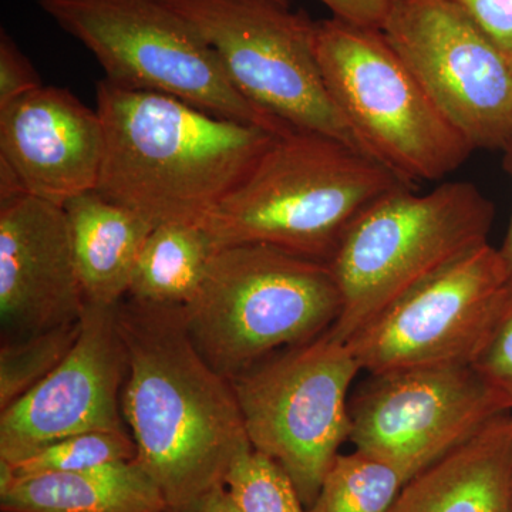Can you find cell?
Segmentation results:
<instances>
[{
  "mask_svg": "<svg viewBox=\"0 0 512 512\" xmlns=\"http://www.w3.org/2000/svg\"><path fill=\"white\" fill-rule=\"evenodd\" d=\"M389 512H512V412L416 474Z\"/></svg>",
  "mask_w": 512,
  "mask_h": 512,
  "instance_id": "obj_16",
  "label": "cell"
},
{
  "mask_svg": "<svg viewBox=\"0 0 512 512\" xmlns=\"http://www.w3.org/2000/svg\"><path fill=\"white\" fill-rule=\"evenodd\" d=\"M369 376L349 400V440L410 480L508 412L470 363Z\"/></svg>",
  "mask_w": 512,
  "mask_h": 512,
  "instance_id": "obj_12",
  "label": "cell"
},
{
  "mask_svg": "<svg viewBox=\"0 0 512 512\" xmlns=\"http://www.w3.org/2000/svg\"><path fill=\"white\" fill-rule=\"evenodd\" d=\"M410 477L382 458L338 454L306 512H389Z\"/></svg>",
  "mask_w": 512,
  "mask_h": 512,
  "instance_id": "obj_20",
  "label": "cell"
},
{
  "mask_svg": "<svg viewBox=\"0 0 512 512\" xmlns=\"http://www.w3.org/2000/svg\"><path fill=\"white\" fill-rule=\"evenodd\" d=\"M29 57L8 32L0 33V109L42 87Z\"/></svg>",
  "mask_w": 512,
  "mask_h": 512,
  "instance_id": "obj_25",
  "label": "cell"
},
{
  "mask_svg": "<svg viewBox=\"0 0 512 512\" xmlns=\"http://www.w3.org/2000/svg\"><path fill=\"white\" fill-rule=\"evenodd\" d=\"M82 320L0 343V410L49 376L76 345Z\"/></svg>",
  "mask_w": 512,
  "mask_h": 512,
  "instance_id": "obj_21",
  "label": "cell"
},
{
  "mask_svg": "<svg viewBox=\"0 0 512 512\" xmlns=\"http://www.w3.org/2000/svg\"><path fill=\"white\" fill-rule=\"evenodd\" d=\"M278 2L285 3V5H289V0H278Z\"/></svg>",
  "mask_w": 512,
  "mask_h": 512,
  "instance_id": "obj_31",
  "label": "cell"
},
{
  "mask_svg": "<svg viewBox=\"0 0 512 512\" xmlns=\"http://www.w3.org/2000/svg\"><path fill=\"white\" fill-rule=\"evenodd\" d=\"M382 32L474 151L512 140V66L450 0H392Z\"/></svg>",
  "mask_w": 512,
  "mask_h": 512,
  "instance_id": "obj_10",
  "label": "cell"
},
{
  "mask_svg": "<svg viewBox=\"0 0 512 512\" xmlns=\"http://www.w3.org/2000/svg\"><path fill=\"white\" fill-rule=\"evenodd\" d=\"M320 70L336 106L370 157L407 184L441 180L473 148L443 116L382 29L316 20Z\"/></svg>",
  "mask_w": 512,
  "mask_h": 512,
  "instance_id": "obj_6",
  "label": "cell"
},
{
  "mask_svg": "<svg viewBox=\"0 0 512 512\" xmlns=\"http://www.w3.org/2000/svg\"><path fill=\"white\" fill-rule=\"evenodd\" d=\"M403 185L413 187L348 144L292 131L275 137L202 227L217 249L268 245L329 264L357 215Z\"/></svg>",
  "mask_w": 512,
  "mask_h": 512,
  "instance_id": "obj_3",
  "label": "cell"
},
{
  "mask_svg": "<svg viewBox=\"0 0 512 512\" xmlns=\"http://www.w3.org/2000/svg\"><path fill=\"white\" fill-rule=\"evenodd\" d=\"M136 457L137 447L130 431H87L40 448L13 468L16 476L67 473L92 470Z\"/></svg>",
  "mask_w": 512,
  "mask_h": 512,
  "instance_id": "obj_22",
  "label": "cell"
},
{
  "mask_svg": "<svg viewBox=\"0 0 512 512\" xmlns=\"http://www.w3.org/2000/svg\"><path fill=\"white\" fill-rule=\"evenodd\" d=\"M470 365L484 380L505 409L512 412V285L500 308L495 312L493 322L487 329Z\"/></svg>",
  "mask_w": 512,
  "mask_h": 512,
  "instance_id": "obj_24",
  "label": "cell"
},
{
  "mask_svg": "<svg viewBox=\"0 0 512 512\" xmlns=\"http://www.w3.org/2000/svg\"><path fill=\"white\" fill-rule=\"evenodd\" d=\"M225 488L242 512H306L288 474L252 447L232 464Z\"/></svg>",
  "mask_w": 512,
  "mask_h": 512,
  "instance_id": "obj_23",
  "label": "cell"
},
{
  "mask_svg": "<svg viewBox=\"0 0 512 512\" xmlns=\"http://www.w3.org/2000/svg\"><path fill=\"white\" fill-rule=\"evenodd\" d=\"M493 202L473 183H444L427 194L394 188L352 221L329 261L342 312L328 330L348 342L404 292L464 252L488 242Z\"/></svg>",
  "mask_w": 512,
  "mask_h": 512,
  "instance_id": "obj_5",
  "label": "cell"
},
{
  "mask_svg": "<svg viewBox=\"0 0 512 512\" xmlns=\"http://www.w3.org/2000/svg\"><path fill=\"white\" fill-rule=\"evenodd\" d=\"M126 373L116 306L86 303L69 355L25 396L0 410V461L15 466L74 434L128 430L121 410Z\"/></svg>",
  "mask_w": 512,
  "mask_h": 512,
  "instance_id": "obj_13",
  "label": "cell"
},
{
  "mask_svg": "<svg viewBox=\"0 0 512 512\" xmlns=\"http://www.w3.org/2000/svg\"><path fill=\"white\" fill-rule=\"evenodd\" d=\"M340 312L342 295L329 264L259 244L218 248L184 306L195 346L229 380L319 338Z\"/></svg>",
  "mask_w": 512,
  "mask_h": 512,
  "instance_id": "obj_4",
  "label": "cell"
},
{
  "mask_svg": "<svg viewBox=\"0 0 512 512\" xmlns=\"http://www.w3.org/2000/svg\"><path fill=\"white\" fill-rule=\"evenodd\" d=\"M319 2L332 12L333 18L375 29H382L392 6V0H319Z\"/></svg>",
  "mask_w": 512,
  "mask_h": 512,
  "instance_id": "obj_27",
  "label": "cell"
},
{
  "mask_svg": "<svg viewBox=\"0 0 512 512\" xmlns=\"http://www.w3.org/2000/svg\"><path fill=\"white\" fill-rule=\"evenodd\" d=\"M215 251L210 235L200 225L154 227L138 255L128 298L156 305H187L200 288Z\"/></svg>",
  "mask_w": 512,
  "mask_h": 512,
  "instance_id": "obj_19",
  "label": "cell"
},
{
  "mask_svg": "<svg viewBox=\"0 0 512 512\" xmlns=\"http://www.w3.org/2000/svg\"><path fill=\"white\" fill-rule=\"evenodd\" d=\"M164 2L200 30L245 99L292 130L333 138L369 156L323 79L316 20L308 13L278 0Z\"/></svg>",
  "mask_w": 512,
  "mask_h": 512,
  "instance_id": "obj_8",
  "label": "cell"
},
{
  "mask_svg": "<svg viewBox=\"0 0 512 512\" xmlns=\"http://www.w3.org/2000/svg\"><path fill=\"white\" fill-rule=\"evenodd\" d=\"M96 97L104 127L97 191L153 227H202L278 137L106 79Z\"/></svg>",
  "mask_w": 512,
  "mask_h": 512,
  "instance_id": "obj_2",
  "label": "cell"
},
{
  "mask_svg": "<svg viewBox=\"0 0 512 512\" xmlns=\"http://www.w3.org/2000/svg\"><path fill=\"white\" fill-rule=\"evenodd\" d=\"M63 208L86 303L116 306L127 296L153 225L97 190L77 195Z\"/></svg>",
  "mask_w": 512,
  "mask_h": 512,
  "instance_id": "obj_17",
  "label": "cell"
},
{
  "mask_svg": "<svg viewBox=\"0 0 512 512\" xmlns=\"http://www.w3.org/2000/svg\"><path fill=\"white\" fill-rule=\"evenodd\" d=\"M503 153L504 168L512 180V140L511 143L504 148ZM498 251H500L501 258H503L505 269H507L508 279H510V284L512 285V214L503 245H501V248H498Z\"/></svg>",
  "mask_w": 512,
  "mask_h": 512,
  "instance_id": "obj_30",
  "label": "cell"
},
{
  "mask_svg": "<svg viewBox=\"0 0 512 512\" xmlns=\"http://www.w3.org/2000/svg\"><path fill=\"white\" fill-rule=\"evenodd\" d=\"M25 194H28V191L18 173L0 158V202L13 200Z\"/></svg>",
  "mask_w": 512,
  "mask_h": 512,
  "instance_id": "obj_28",
  "label": "cell"
},
{
  "mask_svg": "<svg viewBox=\"0 0 512 512\" xmlns=\"http://www.w3.org/2000/svg\"><path fill=\"white\" fill-rule=\"evenodd\" d=\"M116 320L127 356L121 410L136 460L168 512H194L252 447L237 394L195 346L184 306L126 296Z\"/></svg>",
  "mask_w": 512,
  "mask_h": 512,
  "instance_id": "obj_1",
  "label": "cell"
},
{
  "mask_svg": "<svg viewBox=\"0 0 512 512\" xmlns=\"http://www.w3.org/2000/svg\"><path fill=\"white\" fill-rule=\"evenodd\" d=\"M359 372L348 342L326 332L231 379L249 443L288 474L306 508L349 440V389Z\"/></svg>",
  "mask_w": 512,
  "mask_h": 512,
  "instance_id": "obj_9",
  "label": "cell"
},
{
  "mask_svg": "<svg viewBox=\"0 0 512 512\" xmlns=\"http://www.w3.org/2000/svg\"><path fill=\"white\" fill-rule=\"evenodd\" d=\"M39 6L117 86L175 97L276 136L296 131L245 99L200 30L164 0H39Z\"/></svg>",
  "mask_w": 512,
  "mask_h": 512,
  "instance_id": "obj_7",
  "label": "cell"
},
{
  "mask_svg": "<svg viewBox=\"0 0 512 512\" xmlns=\"http://www.w3.org/2000/svg\"><path fill=\"white\" fill-rule=\"evenodd\" d=\"M0 512H168L153 478L130 461L92 470L16 476Z\"/></svg>",
  "mask_w": 512,
  "mask_h": 512,
  "instance_id": "obj_18",
  "label": "cell"
},
{
  "mask_svg": "<svg viewBox=\"0 0 512 512\" xmlns=\"http://www.w3.org/2000/svg\"><path fill=\"white\" fill-rule=\"evenodd\" d=\"M0 158L28 194L63 205L97 190L104 158L99 111L62 87L42 86L0 109Z\"/></svg>",
  "mask_w": 512,
  "mask_h": 512,
  "instance_id": "obj_15",
  "label": "cell"
},
{
  "mask_svg": "<svg viewBox=\"0 0 512 512\" xmlns=\"http://www.w3.org/2000/svg\"><path fill=\"white\" fill-rule=\"evenodd\" d=\"M512 66V0H450Z\"/></svg>",
  "mask_w": 512,
  "mask_h": 512,
  "instance_id": "obj_26",
  "label": "cell"
},
{
  "mask_svg": "<svg viewBox=\"0 0 512 512\" xmlns=\"http://www.w3.org/2000/svg\"><path fill=\"white\" fill-rule=\"evenodd\" d=\"M86 298L62 205L0 202V342L80 322Z\"/></svg>",
  "mask_w": 512,
  "mask_h": 512,
  "instance_id": "obj_14",
  "label": "cell"
},
{
  "mask_svg": "<svg viewBox=\"0 0 512 512\" xmlns=\"http://www.w3.org/2000/svg\"><path fill=\"white\" fill-rule=\"evenodd\" d=\"M510 286L490 242L434 272L348 340L369 375L407 367L470 363Z\"/></svg>",
  "mask_w": 512,
  "mask_h": 512,
  "instance_id": "obj_11",
  "label": "cell"
},
{
  "mask_svg": "<svg viewBox=\"0 0 512 512\" xmlns=\"http://www.w3.org/2000/svg\"><path fill=\"white\" fill-rule=\"evenodd\" d=\"M194 512H242V510L224 485V487L215 488L212 493L208 494L197 505Z\"/></svg>",
  "mask_w": 512,
  "mask_h": 512,
  "instance_id": "obj_29",
  "label": "cell"
}]
</instances>
